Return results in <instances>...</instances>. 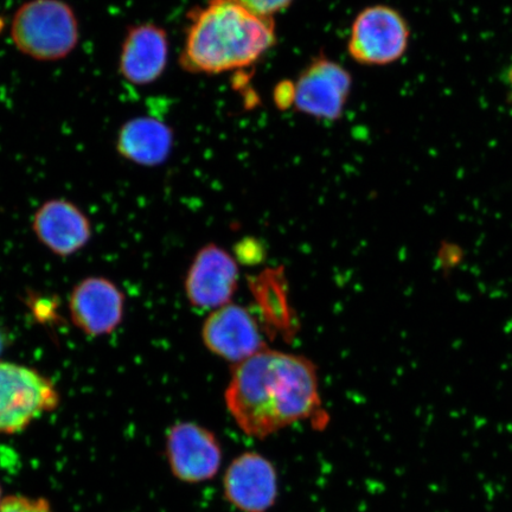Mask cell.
<instances>
[{
  "instance_id": "cell-1",
  "label": "cell",
  "mask_w": 512,
  "mask_h": 512,
  "mask_svg": "<svg viewBox=\"0 0 512 512\" xmlns=\"http://www.w3.org/2000/svg\"><path fill=\"white\" fill-rule=\"evenodd\" d=\"M226 403L240 430L255 439L315 418L322 407L315 364L304 356L265 349L236 364Z\"/></svg>"
},
{
  "instance_id": "cell-2",
  "label": "cell",
  "mask_w": 512,
  "mask_h": 512,
  "mask_svg": "<svg viewBox=\"0 0 512 512\" xmlns=\"http://www.w3.org/2000/svg\"><path fill=\"white\" fill-rule=\"evenodd\" d=\"M189 17L179 56L189 73L214 75L252 66L277 41L273 18L253 14L240 0H209Z\"/></svg>"
},
{
  "instance_id": "cell-3",
  "label": "cell",
  "mask_w": 512,
  "mask_h": 512,
  "mask_svg": "<svg viewBox=\"0 0 512 512\" xmlns=\"http://www.w3.org/2000/svg\"><path fill=\"white\" fill-rule=\"evenodd\" d=\"M11 38L19 53L32 60L60 61L78 47L79 19L64 0H29L12 18Z\"/></svg>"
},
{
  "instance_id": "cell-4",
  "label": "cell",
  "mask_w": 512,
  "mask_h": 512,
  "mask_svg": "<svg viewBox=\"0 0 512 512\" xmlns=\"http://www.w3.org/2000/svg\"><path fill=\"white\" fill-rule=\"evenodd\" d=\"M59 403V390L48 377L21 364L0 362V434L22 432Z\"/></svg>"
},
{
  "instance_id": "cell-5",
  "label": "cell",
  "mask_w": 512,
  "mask_h": 512,
  "mask_svg": "<svg viewBox=\"0 0 512 512\" xmlns=\"http://www.w3.org/2000/svg\"><path fill=\"white\" fill-rule=\"evenodd\" d=\"M409 31L405 17L390 6L364 9L352 23L348 49L364 66H386L401 59L408 48Z\"/></svg>"
},
{
  "instance_id": "cell-6",
  "label": "cell",
  "mask_w": 512,
  "mask_h": 512,
  "mask_svg": "<svg viewBox=\"0 0 512 512\" xmlns=\"http://www.w3.org/2000/svg\"><path fill=\"white\" fill-rule=\"evenodd\" d=\"M351 86L347 69L326 56H317L293 83V106L316 119L337 120L347 105Z\"/></svg>"
},
{
  "instance_id": "cell-7",
  "label": "cell",
  "mask_w": 512,
  "mask_h": 512,
  "mask_svg": "<svg viewBox=\"0 0 512 512\" xmlns=\"http://www.w3.org/2000/svg\"><path fill=\"white\" fill-rule=\"evenodd\" d=\"M223 495L240 512H268L278 501V471L261 453H242L224 473Z\"/></svg>"
},
{
  "instance_id": "cell-8",
  "label": "cell",
  "mask_w": 512,
  "mask_h": 512,
  "mask_svg": "<svg viewBox=\"0 0 512 512\" xmlns=\"http://www.w3.org/2000/svg\"><path fill=\"white\" fill-rule=\"evenodd\" d=\"M166 453L172 473L190 484L213 479L220 471L223 459L216 435L194 422H179L170 428Z\"/></svg>"
},
{
  "instance_id": "cell-9",
  "label": "cell",
  "mask_w": 512,
  "mask_h": 512,
  "mask_svg": "<svg viewBox=\"0 0 512 512\" xmlns=\"http://www.w3.org/2000/svg\"><path fill=\"white\" fill-rule=\"evenodd\" d=\"M238 284L239 266L233 256L208 245L192 260L184 287L192 306L215 311L232 303Z\"/></svg>"
},
{
  "instance_id": "cell-10",
  "label": "cell",
  "mask_w": 512,
  "mask_h": 512,
  "mask_svg": "<svg viewBox=\"0 0 512 512\" xmlns=\"http://www.w3.org/2000/svg\"><path fill=\"white\" fill-rule=\"evenodd\" d=\"M202 339L214 355L236 364L267 349L252 313L233 303L211 313L203 324Z\"/></svg>"
},
{
  "instance_id": "cell-11",
  "label": "cell",
  "mask_w": 512,
  "mask_h": 512,
  "mask_svg": "<svg viewBox=\"0 0 512 512\" xmlns=\"http://www.w3.org/2000/svg\"><path fill=\"white\" fill-rule=\"evenodd\" d=\"M69 310L75 326L86 335H111L123 322L124 293L111 280L89 277L74 287Z\"/></svg>"
},
{
  "instance_id": "cell-12",
  "label": "cell",
  "mask_w": 512,
  "mask_h": 512,
  "mask_svg": "<svg viewBox=\"0 0 512 512\" xmlns=\"http://www.w3.org/2000/svg\"><path fill=\"white\" fill-rule=\"evenodd\" d=\"M169 36L155 23L127 30L119 55V72L131 85L149 86L165 72L169 61Z\"/></svg>"
},
{
  "instance_id": "cell-13",
  "label": "cell",
  "mask_w": 512,
  "mask_h": 512,
  "mask_svg": "<svg viewBox=\"0 0 512 512\" xmlns=\"http://www.w3.org/2000/svg\"><path fill=\"white\" fill-rule=\"evenodd\" d=\"M32 228L38 240L59 256L80 252L92 238V224L86 214L62 198L43 203L35 213Z\"/></svg>"
},
{
  "instance_id": "cell-14",
  "label": "cell",
  "mask_w": 512,
  "mask_h": 512,
  "mask_svg": "<svg viewBox=\"0 0 512 512\" xmlns=\"http://www.w3.org/2000/svg\"><path fill=\"white\" fill-rule=\"evenodd\" d=\"M174 131L153 117L132 118L120 127L115 149L121 158L146 168L162 165L171 155Z\"/></svg>"
},
{
  "instance_id": "cell-15",
  "label": "cell",
  "mask_w": 512,
  "mask_h": 512,
  "mask_svg": "<svg viewBox=\"0 0 512 512\" xmlns=\"http://www.w3.org/2000/svg\"><path fill=\"white\" fill-rule=\"evenodd\" d=\"M255 296L260 300L262 311L272 322H278V329L292 326V315L288 313L283 281L275 272H265L255 279Z\"/></svg>"
},
{
  "instance_id": "cell-16",
  "label": "cell",
  "mask_w": 512,
  "mask_h": 512,
  "mask_svg": "<svg viewBox=\"0 0 512 512\" xmlns=\"http://www.w3.org/2000/svg\"><path fill=\"white\" fill-rule=\"evenodd\" d=\"M0 512H51V509L44 499L11 496L4 499Z\"/></svg>"
},
{
  "instance_id": "cell-17",
  "label": "cell",
  "mask_w": 512,
  "mask_h": 512,
  "mask_svg": "<svg viewBox=\"0 0 512 512\" xmlns=\"http://www.w3.org/2000/svg\"><path fill=\"white\" fill-rule=\"evenodd\" d=\"M253 14L261 17H271L279 14L290 6L292 0H240Z\"/></svg>"
},
{
  "instance_id": "cell-18",
  "label": "cell",
  "mask_w": 512,
  "mask_h": 512,
  "mask_svg": "<svg viewBox=\"0 0 512 512\" xmlns=\"http://www.w3.org/2000/svg\"><path fill=\"white\" fill-rule=\"evenodd\" d=\"M275 102L281 108H288L293 105V83L285 81L275 89Z\"/></svg>"
},
{
  "instance_id": "cell-19",
  "label": "cell",
  "mask_w": 512,
  "mask_h": 512,
  "mask_svg": "<svg viewBox=\"0 0 512 512\" xmlns=\"http://www.w3.org/2000/svg\"><path fill=\"white\" fill-rule=\"evenodd\" d=\"M9 342L10 337L8 335V331H6L3 326H0V355H2L4 350L8 348Z\"/></svg>"
},
{
  "instance_id": "cell-20",
  "label": "cell",
  "mask_w": 512,
  "mask_h": 512,
  "mask_svg": "<svg viewBox=\"0 0 512 512\" xmlns=\"http://www.w3.org/2000/svg\"><path fill=\"white\" fill-rule=\"evenodd\" d=\"M507 81H508V87H509L510 96H511V100H512V64L508 70Z\"/></svg>"
},
{
  "instance_id": "cell-21",
  "label": "cell",
  "mask_w": 512,
  "mask_h": 512,
  "mask_svg": "<svg viewBox=\"0 0 512 512\" xmlns=\"http://www.w3.org/2000/svg\"><path fill=\"white\" fill-rule=\"evenodd\" d=\"M3 501H2V489H0V505H2Z\"/></svg>"
}]
</instances>
